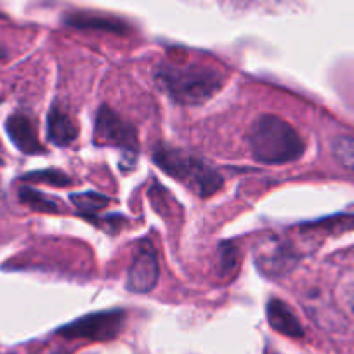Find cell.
Returning <instances> with one entry per match:
<instances>
[{
  "label": "cell",
  "mask_w": 354,
  "mask_h": 354,
  "mask_svg": "<svg viewBox=\"0 0 354 354\" xmlns=\"http://www.w3.org/2000/svg\"><path fill=\"white\" fill-rule=\"evenodd\" d=\"M153 160L163 172L202 198L212 196L223 188V177L219 172L195 153L163 145L155 149Z\"/></svg>",
  "instance_id": "3"
},
{
  "label": "cell",
  "mask_w": 354,
  "mask_h": 354,
  "mask_svg": "<svg viewBox=\"0 0 354 354\" xmlns=\"http://www.w3.org/2000/svg\"><path fill=\"white\" fill-rule=\"evenodd\" d=\"M6 131L9 139L19 151L26 155H42L46 153L44 146L40 145L39 136H37L35 124L32 118L25 113H15L6 122Z\"/></svg>",
  "instance_id": "8"
},
{
  "label": "cell",
  "mask_w": 354,
  "mask_h": 354,
  "mask_svg": "<svg viewBox=\"0 0 354 354\" xmlns=\"http://www.w3.org/2000/svg\"><path fill=\"white\" fill-rule=\"evenodd\" d=\"M19 198H21L23 203L32 207L33 210H39V212L57 214L63 210L59 200L53 198V196L46 195V193L42 192H35V189L32 188H23L21 192H19Z\"/></svg>",
  "instance_id": "11"
},
{
  "label": "cell",
  "mask_w": 354,
  "mask_h": 354,
  "mask_svg": "<svg viewBox=\"0 0 354 354\" xmlns=\"http://www.w3.org/2000/svg\"><path fill=\"white\" fill-rule=\"evenodd\" d=\"M71 203L80 210L84 216H94L100 210H103L104 207L110 203V198L97 192H84V193H73L70 196Z\"/></svg>",
  "instance_id": "12"
},
{
  "label": "cell",
  "mask_w": 354,
  "mask_h": 354,
  "mask_svg": "<svg viewBox=\"0 0 354 354\" xmlns=\"http://www.w3.org/2000/svg\"><path fill=\"white\" fill-rule=\"evenodd\" d=\"M160 280V264L156 250L148 240L138 243L127 271V290L134 294H148Z\"/></svg>",
  "instance_id": "7"
},
{
  "label": "cell",
  "mask_w": 354,
  "mask_h": 354,
  "mask_svg": "<svg viewBox=\"0 0 354 354\" xmlns=\"http://www.w3.org/2000/svg\"><path fill=\"white\" fill-rule=\"evenodd\" d=\"M351 308H353V311H354V294H353V299H351Z\"/></svg>",
  "instance_id": "18"
},
{
  "label": "cell",
  "mask_w": 354,
  "mask_h": 354,
  "mask_svg": "<svg viewBox=\"0 0 354 354\" xmlns=\"http://www.w3.org/2000/svg\"><path fill=\"white\" fill-rule=\"evenodd\" d=\"M25 179H28V181H37V183H47V185H53V186L71 185L70 176L59 172V170H40V172H32L28 174V176H25Z\"/></svg>",
  "instance_id": "14"
},
{
  "label": "cell",
  "mask_w": 354,
  "mask_h": 354,
  "mask_svg": "<svg viewBox=\"0 0 354 354\" xmlns=\"http://www.w3.org/2000/svg\"><path fill=\"white\" fill-rule=\"evenodd\" d=\"M125 322V313L120 309L113 311H100L91 313L68 325L61 326L57 333L66 339H85L94 340V342H108V340L117 339L122 332V326Z\"/></svg>",
  "instance_id": "4"
},
{
  "label": "cell",
  "mask_w": 354,
  "mask_h": 354,
  "mask_svg": "<svg viewBox=\"0 0 354 354\" xmlns=\"http://www.w3.org/2000/svg\"><path fill=\"white\" fill-rule=\"evenodd\" d=\"M332 153L340 167L354 174V136H337L332 141Z\"/></svg>",
  "instance_id": "13"
},
{
  "label": "cell",
  "mask_w": 354,
  "mask_h": 354,
  "mask_svg": "<svg viewBox=\"0 0 354 354\" xmlns=\"http://www.w3.org/2000/svg\"><path fill=\"white\" fill-rule=\"evenodd\" d=\"M238 2H243V4H248V2H255V0H238Z\"/></svg>",
  "instance_id": "17"
},
{
  "label": "cell",
  "mask_w": 354,
  "mask_h": 354,
  "mask_svg": "<svg viewBox=\"0 0 354 354\" xmlns=\"http://www.w3.org/2000/svg\"><path fill=\"white\" fill-rule=\"evenodd\" d=\"M248 148L257 162L268 165L292 163L304 155V141L290 122L278 115H261L247 134Z\"/></svg>",
  "instance_id": "1"
},
{
  "label": "cell",
  "mask_w": 354,
  "mask_h": 354,
  "mask_svg": "<svg viewBox=\"0 0 354 354\" xmlns=\"http://www.w3.org/2000/svg\"><path fill=\"white\" fill-rule=\"evenodd\" d=\"M94 141L97 145L124 149L125 156L136 158L138 155V136H136L134 127L108 106H101L97 110L96 124H94Z\"/></svg>",
  "instance_id": "6"
},
{
  "label": "cell",
  "mask_w": 354,
  "mask_h": 354,
  "mask_svg": "<svg viewBox=\"0 0 354 354\" xmlns=\"http://www.w3.org/2000/svg\"><path fill=\"white\" fill-rule=\"evenodd\" d=\"M75 26H82V28H85V26H91V28H104V30H110V32H122L124 30V26H120V23L117 21H111V19H97V18H84V16H78V18H75L73 21Z\"/></svg>",
  "instance_id": "16"
},
{
  "label": "cell",
  "mask_w": 354,
  "mask_h": 354,
  "mask_svg": "<svg viewBox=\"0 0 354 354\" xmlns=\"http://www.w3.org/2000/svg\"><path fill=\"white\" fill-rule=\"evenodd\" d=\"M156 80L176 103L196 106L219 93L224 75L203 64H162L156 71Z\"/></svg>",
  "instance_id": "2"
},
{
  "label": "cell",
  "mask_w": 354,
  "mask_h": 354,
  "mask_svg": "<svg viewBox=\"0 0 354 354\" xmlns=\"http://www.w3.org/2000/svg\"><path fill=\"white\" fill-rule=\"evenodd\" d=\"M254 262L262 277L278 280L294 270L299 257L287 240L280 236H266L255 245Z\"/></svg>",
  "instance_id": "5"
},
{
  "label": "cell",
  "mask_w": 354,
  "mask_h": 354,
  "mask_svg": "<svg viewBox=\"0 0 354 354\" xmlns=\"http://www.w3.org/2000/svg\"><path fill=\"white\" fill-rule=\"evenodd\" d=\"M77 136V125L73 124L70 115L57 104H53L47 115V139L56 146L64 148V146L73 145Z\"/></svg>",
  "instance_id": "10"
},
{
  "label": "cell",
  "mask_w": 354,
  "mask_h": 354,
  "mask_svg": "<svg viewBox=\"0 0 354 354\" xmlns=\"http://www.w3.org/2000/svg\"><path fill=\"white\" fill-rule=\"evenodd\" d=\"M266 315H268L271 328L277 330L281 335L292 337V339H301L304 335V330H302V325L295 313L280 299H271L268 302Z\"/></svg>",
  "instance_id": "9"
},
{
  "label": "cell",
  "mask_w": 354,
  "mask_h": 354,
  "mask_svg": "<svg viewBox=\"0 0 354 354\" xmlns=\"http://www.w3.org/2000/svg\"><path fill=\"white\" fill-rule=\"evenodd\" d=\"M221 274L223 277H234V271L238 268V248L234 245H221Z\"/></svg>",
  "instance_id": "15"
}]
</instances>
